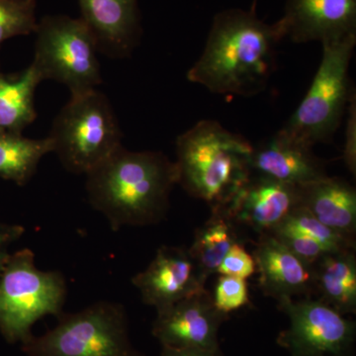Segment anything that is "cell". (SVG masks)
<instances>
[{
	"instance_id": "6da1fadb",
	"label": "cell",
	"mask_w": 356,
	"mask_h": 356,
	"mask_svg": "<svg viewBox=\"0 0 356 356\" xmlns=\"http://www.w3.org/2000/svg\"><path fill=\"white\" fill-rule=\"evenodd\" d=\"M282 39L275 23L252 10L231 8L215 15L205 48L187 79L215 95L254 96L266 88Z\"/></svg>"
},
{
	"instance_id": "7a4b0ae2",
	"label": "cell",
	"mask_w": 356,
	"mask_h": 356,
	"mask_svg": "<svg viewBox=\"0 0 356 356\" xmlns=\"http://www.w3.org/2000/svg\"><path fill=\"white\" fill-rule=\"evenodd\" d=\"M86 175L89 203L113 231L163 221L178 181L175 163L165 154L123 146Z\"/></svg>"
},
{
	"instance_id": "3957f363",
	"label": "cell",
	"mask_w": 356,
	"mask_h": 356,
	"mask_svg": "<svg viewBox=\"0 0 356 356\" xmlns=\"http://www.w3.org/2000/svg\"><path fill=\"white\" fill-rule=\"evenodd\" d=\"M254 146L215 120H201L177 140V184L211 210L229 202L252 175Z\"/></svg>"
},
{
	"instance_id": "277c9868",
	"label": "cell",
	"mask_w": 356,
	"mask_h": 356,
	"mask_svg": "<svg viewBox=\"0 0 356 356\" xmlns=\"http://www.w3.org/2000/svg\"><path fill=\"white\" fill-rule=\"evenodd\" d=\"M355 44L356 35L322 44V60L310 88L283 132L312 147L331 142L355 91L348 76Z\"/></svg>"
},
{
	"instance_id": "5b68a950",
	"label": "cell",
	"mask_w": 356,
	"mask_h": 356,
	"mask_svg": "<svg viewBox=\"0 0 356 356\" xmlns=\"http://www.w3.org/2000/svg\"><path fill=\"white\" fill-rule=\"evenodd\" d=\"M67 282L58 271H43L29 248L11 254L0 273V332L9 343H24L46 316L63 314Z\"/></svg>"
},
{
	"instance_id": "8992f818",
	"label": "cell",
	"mask_w": 356,
	"mask_h": 356,
	"mask_svg": "<svg viewBox=\"0 0 356 356\" xmlns=\"http://www.w3.org/2000/svg\"><path fill=\"white\" fill-rule=\"evenodd\" d=\"M65 170L86 175L122 146V132L106 96L97 88L72 95L48 136Z\"/></svg>"
},
{
	"instance_id": "52a82bcc",
	"label": "cell",
	"mask_w": 356,
	"mask_h": 356,
	"mask_svg": "<svg viewBox=\"0 0 356 356\" xmlns=\"http://www.w3.org/2000/svg\"><path fill=\"white\" fill-rule=\"evenodd\" d=\"M21 348L28 356H143L131 343L125 309L107 301L62 314L54 329Z\"/></svg>"
},
{
	"instance_id": "ba28073f",
	"label": "cell",
	"mask_w": 356,
	"mask_h": 356,
	"mask_svg": "<svg viewBox=\"0 0 356 356\" xmlns=\"http://www.w3.org/2000/svg\"><path fill=\"white\" fill-rule=\"evenodd\" d=\"M34 33L32 65L43 81L65 84L72 95L96 89L102 83L97 41L81 18L44 16Z\"/></svg>"
},
{
	"instance_id": "9c48e42d",
	"label": "cell",
	"mask_w": 356,
	"mask_h": 356,
	"mask_svg": "<svg viewBox=\"0 0 356 356\" xmlns=\"http://www.w3.org/2000/svg\"><path fill=\"white\" fill-rule=\"evenodd\" d=\"M289 318L277 344L291 356H355L356 325L322 300L285 298L278 302Z\"/></svg>"
},
{
	"instance_id": "30bf717a",
	"label": "cell",
	"mask_w": 356,
	"mask_h": 356,
	"mask_svg": "<svg viewBox=\"0 0 356 356\" xmlns=\"http://www.w3.org/2000/svg\"><path fill=\"white\" fill-rule=\"evenodd\" d=\"M156 312L153 334L161 346L220 350L218 334L227 316L217 311L207 290Z\"/></svg>"
},
{
	"instance_id": "8fae6325",
	"label": "cell",
	"mask_w": 356,
	"mask_h": 356,
	"mask_svg": "<svg viewBox=\"0 0 356 356\" xmlns=\"http://www.w3.org/2000/svg\"><path fill=\"white\" fill-rule=\"evenodd\" d=\"M275 24L294 43L346 38L356 35V0H287Z\"/></svg>"
},
{
	"instance_id": "7c38bea8",
	"label": "cell",
	"mask_w": 356,
	"mask_h": 356,
	"mask_svg": "<svg viewBox=\"0 0 356 356\" xmlns=\"http://www.w3.org/2000/svg\"><path fill=\"white\" fill-rule=\"evenodd\" d=\"M299 205L298 187L252 175L219 209L236 225H245L264 235L273 233Z\"/></svg>"
},
{
	"instance_id": "4fadbf2b",
	"label": "cell",
	"mask_w": 356,
	"mask_h": 356,
	"mask_svg": "<svg viewBox=\"0 0 356 356\" xmlns=\"http://www.w3.org/2000/svg\"><path fill=\"white\" fill-rule=\"evenodd\" d=\"M132 282L143 302L156 311L205 290L188 248L184 247L159 248L153 261Z\"/></svg>"
},
{
	"instance_id": "5bb4252c",
	"label": "cell",
	"mask_w": 356,
	"mask_h": 356,
	"mask_svg": "<svg viewBox=\"0 0 356 356\" xmlns=\"http://www.w3.org/2000/svg\"><path fill=\"white\" fill-rule=\"evenodd\" d=\"M250 170L252 175L296 187L327 175L324 163L314 154L313 147L282 130L259 147H254Z\"/></svg>"
},
{
	"instance_id": "9a60e30c",
	"label": "cell",
	"mask_w": 356,
	"mask_h": 356,
	"mask_svg": "<svg viewBox=\"0 0 356 356\" xmlns=\"http://www.w3.org/2000/svg\"><path fill=\"white\" fill-rule=\"evenodd\" d=\"M259 287L278 302L315 292L314 266L300 259L273 234L259 235L254 252Z\"/></svg>"
},
{
	"instance_id": "2e32d148",
	"label": "cell",
	"mask_w": 356,
	"mask_h": 356,
	"mask_svg": "<svg viewBox=\"0 0 356 356\" xmlns=\"http://www.w3.org/2000/svg\"><path fill=\"white\" fill-rule=\"evenodd\" d=\"M81 19L97 41L98 50L113 58L128 56L140 34L138 0H79Z\"/></svg>"
},
{
	"instance_id": "e0dca14e",
	"label": "cell",
	"mask_w": 356,
	"mask_h": 356,
	"mask_svg": "<svg viewBox=\"0 0 356 356\" xmlns=\"http://www.w3.org/2000/svg\"><path fill=\"white\" fill-rule=\"evenodd\" d=\"M300 205L318 221L355 238L356 232V191L341 177H327L298 187Z\"/></svg>"
},
{
	"instance_id": "ac0fdd59",
	"label": "cell",
	"mask_w": 356,
	"mask_h": 356,
	"mask_svg": "<svg viewBox=\"0 0 356 356\" xmlns=\"http://www.w3.org/2000/svg\"><path fill=\"white\" fill-rule=\"evenodd\" d=\"M315 290L321 300L343 315L356 312L355 250L329 252L314 266Z\"/></svg>"
},
{
	"instance_id": "d6986e66",
	"label": "cell",
	"mask_w": 356,
	"mask_h": 356,
	"mask_svg": "<svg viewBox=\"0 0 356 356\" xmlns=\"http://www.w3.org/2000/svg\"><path fill=\"white\" fill-rule=\"evenodd\" d=\"M241 240L236 224L222 209L212 210V216L196 229L189 254L197 268L199 280L203 285L218 268L229 248Z\"/></svg>"
},
{
	"instance_id": "ffe728a7",
	"label": "cell",
	"mask_w": 356,
	"mask_h": 356,
	"mask_svg": "<svg viewBox=\"0 0 356 356\" xmlns=\"http://www.w3.org/2000/svg\"><path fill=\"white\" fill-rule=\"evenodd\" d=\"M41 81L32 64L16 79L0 74V132L21 134L35 121V91Z\"/></svg>"
},
{
	"instance_id": "44dd1931",
	"label": "cell",
	"mask_w": 356,
	"mask_h": 356,
	"mask_svg": "<svg viewBox=\"0 0 356 356\" xmlns=\"http://www.w3.org/2000/svg\"><path fill=\"white\" fill-rule=\"evenodd\" d=\"M49 153H53L49 137L34 140L21 134L0 132V178L18 185L27 184Z\"/></svg>"
},
{
	"instance_id": "7402d4cb",
	"label": "cell",
	"mask_w": 356,
	"mask_h": 356,
	"mask_svg": "<svg viewBox=\"0 0 356 356\" xmlns=\"http://www.w3.org/2000/svg\"><path fill=\"white\" fill-rule=\"evenodd\" d=\"M280 227H284L309 236L320 243L327 252L355 250V238L341 235L325 226L301 205L297 206Z\"/></svg>"
},
{
	"instance_id": "603a6c76",
	"label": "cell",
	"mask_w": 356,
	"mask_h": 356,
	"mask_svg": "<svg viewBox=\"0 0 356 356\" xmlns=\"http://www.w3.org/2000/svg\"><path fill=\"white\" fill-rule=\"evenodd\" d=\"M35 0H0V44L13 37L35 32Z\"/></svg>"
},
{
	"instance_id": "cb8c5ba5",
	"label": "cell",
	"mask_w": 356,
	"mask_h": 356,
	"mask_svg": "<svg viewBox=\"0 0 356 356\" xmlns=\"http://www.w3.org/2000/svg\"><path fill=\"white\" fill-rule=\"evenodd\" d=\"M212 299L217 311L228 317L232 312L250 305V291L247 280L220 275Z\"/></svg>"
},
{
	"instance_id": "d4e9b609",
	"label": "cell",
	"mask_w": 356,
	"mask_h": 356,
	"mask_svg": "<svg viewBox=\"0 0 356 356\" xmlns=\"http://www.w3.org/2000/svg\"><path fill=\"white\" fill-rule=\"evenodd\" d=\"M270 234L276 236L290 252L309 266H315L321 257L329 254L320 243L293 229L278 227Z\"/></svg>"
},
{
	"instance_id": "484cf974",
	"label": "cell",
	"mask_w": 356,
	"mask_h": 356,
	"mask_svg": "<svg viewBox=\"0 0 356 356\" xmlns=\"http://www.w3.org/2000/svg\"><path fill=\"white\" fill-rule=\"evenodd\" d=\"M255 273L257 264L254 255L248 254L242 241H238L229 248L217 270L220 275L242 278L245 280L252 277Z\"/></svg>"
},
{
	"instance_id": "4316f807",
	"label": "cell",
	"mask_w": 356,
	"mask_h": 356,
	"mask_svg": "<svg viewBox=\"0 0 356 356\" xmlns=\"http://www.w3.org/2000/svg\"><path fill=\"white\" fill-rule=\"evenodd\" d=\"M344 165L353 175L356 173V93H353L346 112V130L343 151Z\"/></svg>"
},
{
	"instance_id": "83f0119b",
	"label": "cell",
	"mask_w": 356,
	"mask_h": 356,
	"mask_svg": "<svg viewBox=\"0 0 356 356\" xmlns=\"http://www.w3.org/2000/svg\"><path fill=\"white\" fill-rule=\"evenodd\" d=\"M24 231L25 229L19 225L0 222V273L10 257L11 254L8 252L9 245L17 241Z\"/></svg>"
},
{
	"instance_id": "f1b7e54d",
	"label": "cell",
	"mask_w": 356,
	"mask_h": 356,
	"mask_svg": "<svg viewBox=\"0 0 356 356\" xmlns=\"http://www.w3.org/2000/svg\"><path fill=\"white\" fill-rule=\"evenodd\" d=\"M161 356H222L220 350H199V348H175L163 346Z\"/></svg>"
},
{
	"instance_id": "f546056e",
	"label": "cell",
	"mask_w": 356,
	"mask_h": 356,
	"mask_svg": "<svg viewBox=\"0 0 356 356\" xmlns=\"http://www.w3.org/2000/svg\"><path fill=\"white\" fill-rule=\"evenodd\" d=\"M22 1H27V0H22Z\"/></svg>"
},
{
	"instance_id": "4dcf8cb0",
	"label": "cell",
	"mask_w": 356,
	"mask_h": 356,
	"mask_svg": "<svg viewBox=\"0 0 356 356\" xmlns=\"http://www.w3.org/2000/svg\"><path fill=\"white\" fill-rule=\"evenodd\" d=\"M257 0H254V4H255V2H257Z\"/></svg>"
}]
</instances>
